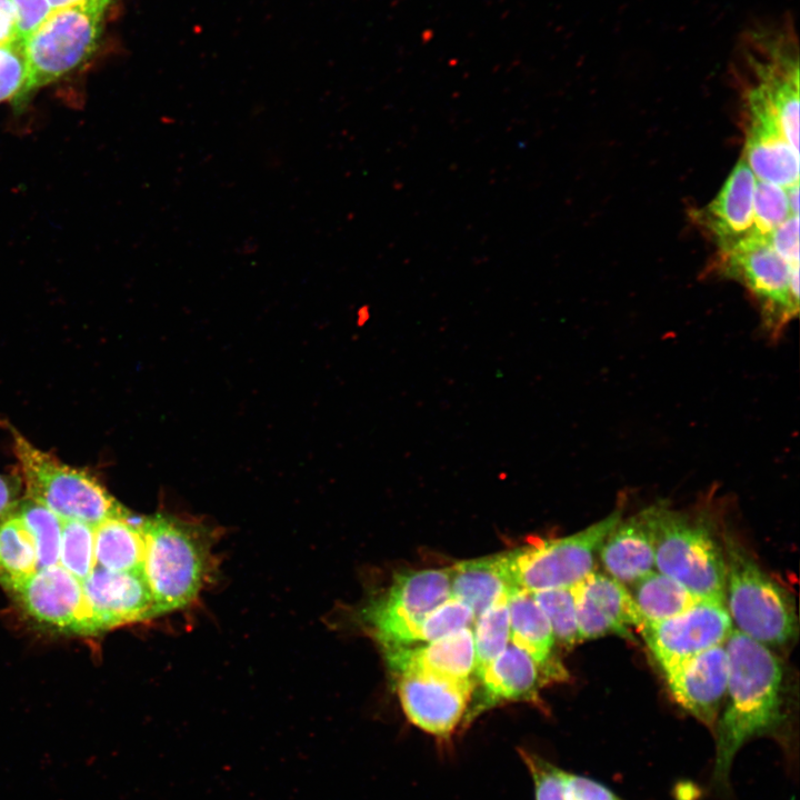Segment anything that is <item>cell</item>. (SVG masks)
<instances>
[{
    "instance_id": "obj_15",
    "label": "cell",
    "mask_w": 800,
    "mask_h": 800,
    "mask_svg": "<svg viewBox=\"0 0 800 800\" xmlns=\"http://www.w3.org/2000/svg\"><path fill=\"white\" fill-rule=\"evenodd\" d=\"M662 672L676 702L701 723L714 729L726 698L729 674L724 643L707 649Z\"/></svg>"
},
{
    "instance_id": "obj_28",
    "label": "cell",
    "mask_w": 800,
    "mask_h": 800,
    "mask_svg": "<svg viewBox=\"0 0 800 800\" xmlns=\"http://www.w3.org/2000/svg\"><path fill=\"white\" fill-rule=\"evenodd\" d=\"M93 526L62 520L59 564L83 581L96 568Z\"/></svg>"
},
{
    "instance_id": "obj_24",
    "label": "cell",
    "mask_w": 800,
    "mask_h": 800,
    "mask_svg": "<svg viewBox=\"0 0 800 800\" xmlns=\"http://www.w3.org/2000/svg\"><path fill=\"white\" fill-rule=\"evenodd\" d=\"M632 584L630 593L647 623L672 618L701 599L659 571H651Z\"/></svg>"
},
{
    "instance_id": "obj_21",
    "label": "cell",
    "mask_w": 800,
    "mask_h": 800,
    "mask_svg": "<svg viewBox=\"0 0 800 800\" xmlns=\"http://www.w3.org/2000/svg\"><path fill=\"white\" fill-rule=\"evenodd\" d=\"M508 608L511 642L534 659L547 682L566 680L568 672L553 656L556 639L551 626L532 593L511 589Z\"/></svg>"
},
{
    "instance_id": "obj_16",
    "label": "cell",
    "mask_w": 800,
    "mask_h": 800,
    "mask_svg": "<svg viewBox=\"0 0 800 800\" xmlns=\"http://www.w3.org/2000/svg\"><path fill=\"white\" fill-rule=\"evenodd\" d=\"M81 582L98 633L153 618V601L142 572L96 566Z\"/></svg>"
},
{
    "instance_id": "obj_2",
    "label": "cell",
    "mask_w": 800,
    "mask_h": 800,
    "mask_svg": "<svg viewBox=\"0 0 800 800\" xmlns=\"http://www.w3.org/2000/svg\"><path fill=\"white\" fill-rule=\"evenodd\" d=\"M142 574L153 601V617L196 601L216 572L212 528L171 514L143 517Z\"/></svg>"
},
{
    "instance_id": "obj_17",
    "label": "cell",
    "mask_w": 800,
    "mask_h": 800,
    "mask_svg": "<svg viewBox=\"0 0 800 800\" xmlns=\"http://www.w3.org/2000/svg\"><path fill=\"white\" fill-rule=\"evenodd\" d=\"M476 678L480 690L467 710V723L503 702L541 704L539 689L548 683L534 659L512 642Z\"/></svg>"
},
{
    "instance_id": "obj_31",
    "label": "cell",
    "mask_w": 800,
    "mask_h": 800,
    "mask_svg": "<svg viewBox=\"0 0 800 800\" xmlns=\"http://www.w3.org/2000/svg\"><path fill=\"white\" fill-rule=\"evenodd\" d=\"M474 620L471 609L451 597L427 614L420 626L418 641L430 642L440 639L462 628L471 627Z\"/></svg>"
},
{
    "instance_id": "obj_33",
    "label": "cell",
    "mask_w": 800,
    "mask_h": 800,
    "mask_svg": "<svg viewBox=\"0 0 800 800\" xmlns=\"http://www.w3.org/2000/svg\"><path fill=\"white\" fill-rule=\"evenodd\" d=\"M519 754L532 777L536 800H563L564 770L524 749Z\"/></svg>"
},
{
    "instance_id": "obj_35",
    "label": "cell",
    "mask_w": 800,
    "mask_h": 800,
    "mask_svg": "<svg viewBox=\"0 0 800 800\" xmlns=\"http://www.w3.org/2000/svg\"><path fill=\"white\" fill-rule=\"evenodd\" d=\"M773 250L790 264H799V214L789 216L769 236Z\"/></svg>"
},
{
    "instance_id": "obj_4",
    "label": "cell",
    "mask_w": 800,
    "mask_h": 800,
    "mask_svg": "<svg viewBox=\"0 0 800 800\" xmlns=\"http://www.w3.org/2000/svg\"><path fill=\"white\" fill-rule=\"evenodd\" d=\"M722 544L726 607L737 630L767 647L788 643L798 630L791 596L760 568L733 537L726 533Z\"/></svg>"
},
{
    "instance_id": "obj_7",
    "label": "cell",
    "mask_w": 800,
    "mask_h": 800,
    "mask_svg": "<svg viewBox=\"0 0 800 800\" xmlns=\"http://www.w3.org/2000/svg\"><path fill=\"white\" fill-rule=\"evenodd\" d=\"M714 268L742 284L754 298L764 328L780 333L799 312V264H790L768 239L751 234L719 250Z\"/></svg>"
},
{
    "instance_id": "obj_18",
    "label": "cell",
    "mask_w": 800,
    "mask_h": 800,
    "mask_svg": "<svg viewBox=\"0 0 800 800\" xmlns=\"http://www.w3.org/2000/svg\"><path fill=\"white\" fill-rule=\"evenodd\" d=\"M756 181V176L741 158L716 198L694 211V221L711 237L719 250L753 234Z\"/></svg>"
},
{
    "instance_id": "obj_34",
    "label": "cell",
    "mask_w": 800,
    "mask_h": 800,
    "mask_svg": "<svg viewBox=\"0 0 800 800\" xmlns=\"http://www.w3.org/2000/svg\"><path fill=\"white\" fill-rule=\"evenodd\" d=\"M563 800H622L604 784L564 770Z\"/></svg>"
},
{
    "instance_id": "obj_5",
    "label": "cell",
    "mask_w": 800,
    "mask_h": 800,
    "mask_svg": "<svg viewBox=\"0 0 800 800\" xmlns=\"http://www.w3.org/2000/svg\"><path fill=\"white\" fill-rule=\"evenodd\" d=\"M654 568L701 599L726 603L723 544L702 516H689L659 503Z\"/></svg>"
},
{
    "instance_id": "obj_11",
    "label": "cell",
    "mask_w": 800,
    "mask_h": 800,
    "mask_svg": "<svg viewBox=\"0 0 800 800\" xmlns=\"http://www.w3.org/2000/svg\"><path fill=\"white\" fill-rule=\"evenodd\" d=\"M22 611L47 629L71 634H96L82 582L60 564L38 569L9 593Z\"/></svg>"
},
{
    "instance_id": "obj_40",
    "label": "cell",
    "mask_w": 800,
    "mask_h": 800,
    "mask_svg": "<svg viewBox=\"0 0 800 800\" xmlns=\"http://www.w3.org/2000/svg\"><path fill=\"white\" fill-rule=\"evenodd\" d=\"M47 1H48L49 6H50V8H51V11H52V10H57V9L62 8V7H66V6L70 4V3H73V2H76V1H78V0H47Z\"/></svg>"
},
{
    "instance_id": "obj_36",
    "label": "cell",
    "mask_w": 800,
    "mask_h": 800,
    "mask_svg": "<svg viewBox=\"0 0 800 800\" xmlns=\"http://www.w3.org/2000/svg\"><path fill=\"white\" fill-rule=\"evenodd\" d=\"M17 12L18 39L26 42L51 12L47 0H11Z\"/></svg>"
},
{
    "instance_id": "obj_39",
    "label": "cell",
    "mask_w": 800,
    "mask_h": 800,
    "mask_svg": "<svg viewBox=\"0 0 800 800\" xmlns=\"http://www.w3.org/2000/svg\"><path fill=\"white\" fill-rule=\"evenodd\" d=\"M789 208L792 214H799V183L786 188Z\"/></svg>"
},
{
    "instance_id": "obj_25",
    "label": "cell",
    "mask_w": 800,
    "mask_h": 800,
    "mask_svg": "<svg viewBox=\"0 0 800 800\" xmlns=\"http://www.w3.org/2000/svg\"><path fill=\"white\" fill-rule=\"evenodd\" d=\"M37 570L32 538L13 513L0 521V586L11 593Z\"/></svg>"
},
{
    "instance_id": "obj_8",
    "label": "cell",
    "mask_w": 800,
    "mask_h": 800,
    "mask_svg": "<svg viewBox=\"0 0 800 800\" xmlns=\"http://www.w3.org/2000/svg\"><path fill=\"white\" fill-rule=\"evenodd\" d=\"M110 1L78 0L50 12L24 42L26 96L70 72L93 52Z\"/></svg>"
},
{
    "instance_id": "obj_13",
    "label": "cell",
    "mask_w": 800,
    "mask_h": 800,
    "mask_svg": "<svg viewBox=\"0 0 800 800\" xmlns=\"http://www.w3.org/2000/svg\"><path fill=\"white\" fill-rule=\"evenodd\" d=\"M571 589L580 641L609 634L634 641L632 628L640 632L647 623L630 591L609 574L593 570Z\"/></svg>"
},
{
    "instance_id": "obj_6",
    "label": "cell",
    "mask_w": 800,
    "mask_h": 800,
    "mask_svg": "<svg viewBox=\"0 0 800 800\" xmlns=\"http://www.w3.org/2000/svg\"><path fill=\"white\" fill-rule=\"evenodd\" d=\"M621 518L622 511L618 508L573 534L533 538L514 550L500 553L510 586L529 592L573 587L594 570L602 542Z\"/></svg>"
},
{
    "instance_id": "obj_3",
    "label": "cell",
    "mask_w": 800,
    "mask_h": 800,
    "mask_svg": "<svg viewBox=\"0 0 800 800\" xmlns=\"http://www.w3.org/2000/svg\"><path fill=\"white\" fill-rule=\"evenodd\" d=\"M10 430L24 498L47 507L62 520L93 527L130 513L93 473L61 461L14 428Z\"/></svg>"
},
{
    "instance_id": "obj_38",
    "label": "cell",
    "mask_w": 800,
    "mask_h": 800,
    "mask_svg": "<svg viewBox=\"0 0 800 800\" xmlns=\"http://www.w3.org/2000/svg\"><path fill=\"white\" fill-rule=\"evenodd\" d=\"M18 39L17 12L11 0H0V46Z\"/></svg>"
},
{
    "instance_id": "obj_12",
    "label": "cell",
    "mask_w": 800,
    "mask_h": 800,
    "mask_svg": "<svg viewBox=\"0 0 800 800\" xmlns=\"http://www.w3.org/2000/svg\"><path fill=\"white\" fill-rule=\"evenodd\" d=\"M398 676V697L408 720L424 732L449 739L471 703L473 679H452L422 671Z\"/></svg>"
},
{
    "instance_id": "obj_26",
    "label": "cell",
    "mask_w": 800,
    "mask_h": 800,
    "mask_svg": "<svg viewBox=\"0 0 800 800\" xmlns=\"http://www.w3.org/2000/svg\"><path fill=\"white\" fill-rule=\"evenodd\" d=\"M14 513L32 538L38 569L59 564L62 519L47 507L24 497Z\"/></svg>"
},
{
    "instance_id": "obj_30",
    "label": "cell",
    "mask_w": 800,
    "mask_h": 800,
    "mask_svg": "<svg viewBox=\"0 0 800 800\" xmlns=\"http://www.w3.org/2000/svg\"><path fill=\"white\" fill-rule=\"evenodd\" d=\"M786 188L757 180L753 194V234L768 239L789 216Z\"/></svg>"
},
{
    "instance_id": "obj_27",
    "label": "cell",
    "mask_w": 800,
    "mask_h": 800,
    "mask_svg": "<svg viewBox=\"0 0 800 800\" xmlns=\"http://www.w3.org/2000/svg\"><path fill=\"white\" fill-rule=\"evenodd\" d=\"M508 594L501 597L474 620V676L477 677L507 647L510 638Z\"/></svg>"
},
{
    "instance_id": "obj_9",
    "label": "cell",
    "mask_w": 800,
    "mask_h": 800,
    "mask_svg": "<svg viewBox=\"0 0 800 800\" xmlns=\"http://www.w3.org/2000/svg\"><path fill=\"white\" fill-rule=\"evenodd\" d=\"M450 598L451 569L404 570L358 617L383 648L410 646L427 614Z\"/></svg>"
},
{
    "instance_id": "obj_29",
    "label": "cell",
    "mask_w": 800,
    "mask_h": 800,
    "mask_svg": "<svg viewBox=\"0 0 800 800\" xmlns=\"http://www.w3.org/2000/svg\"><path fill=\"white\" fill-rule=\"evenodd\" d=\"M531 593L548 618L556 642L566 648L580 642L572 589L556 588Z\"/></svg>"
},
{
    "instance_id": "obj_19",
    "label": "cell",
    "mask_w": 800,
    "mask_h": 800,
    "mask_svg": "<svg viewBox=\"0 0 800 800\" xmlns=\"http://www.w3.org/2000/svg\"><path fill=\"white\" fill-rule=\"evenodd\" d=\"M659 503L620 521L599 549L608 574L621 583H634L653 571Z\"/></svg>"
},
{
    "instance_id": "obj_23",
    "label": "cell",
    "mask_w": 800,
    "mask_h": 800,
    "mask_svg": "<svg viewBox=\"0 0 800 800\" xmlns=\"http://www.w3.org/2000/svg\"><path fill=\"white\" fill-rule=\"evenodd\" d=\"M511 589L500 553L451 568V597L467 604L476 618Z\"/></svg>"
},
{
    "instance_id": "obj_1",
    "label": "cell",
    "mask_w": 800,
    "mask_h": 800,
    "mask_svg": "<svg viewBox=\"0 0 800 800\" xmlns=\"http://www.w3.org/2000/svg\"><path fill=\"white\" fill-rule=\"evenodd\" d=\"M729 674L726 707L714 726L713 782L727 786L736 753L750 739L768 734L783 721L779 658L763 643L732 629L724 642Z\"/></svg>"
},
{
    "instance_id": "obj_14",
    "label": "cell",
    "mask_w": 800,
    "mask_h": 800,
    "mask_svg": "<svg viewBox=\"0 0 800 800\" xmlns=\"http://www.w3.org/2000/svg\"><path fill=\"white\" fill-rule=\"evenodd\" d=\"M748 124L744 161L758 180L789 188L799 183V151L786 139L768 101L744 87Z\"/></svg>"
},
{
    "instance_id": "obj_20",
    "label": "cell",
    "mask_w": 800,
    "mask_h": 800,
    "mask_svg": "<svg viewBox=\"0 0 800 800\" xmlns=\"http://www.w3.org/2000/svg\"><path fill=\"white\" fill-rule=\"evenodd\" d=\"M388 666L397 673L422 671L452 679H472L476 651L473 630L462 628L427 644L383 648Z\"/></svg>"
},
{
    "instance_id": "obj_37",
    "label": "cell",
    "mask_w": 800,
    "mask_h": 800,
    "mask_svg": "<svg viewBox=\"0 0 800 800\" xmlns=\"http://www.w3.org/2000/svg\"><path fill=\"white\" fill-rule=\"evenodd\" d=\"M22 492V481L18 473H0V521L16 512Z\"/></svg>"
},
{
    "instance_id": "obj_22",
    "label": "cell",
    "mask_w": 800,
    "mask_h": 800,
    "mask_svg": "<svg viewBox=\"0 0 800 800\" xmlns=\"http://www.w3.org/2000/svg\"><path fill=\"white\" fill-rule=\"evenodd\" d=\"M142 519L129 513L94 526V558L98 567L117 572H142Z\"/></svg>"
},
{
    "instance_id": "obj_32",
    "label": "cell",
    "mask_w": 800,
    "mask_h": 800,
    "mask_svg": "<svg viewBox=\"0 0 800 800\" xmlns=\"http://www.w3.org/2000/svg\"><path fill=\"white\" fill-rule=\"evenodd\" d=\"M28 62L24 42L0 46V102L26 97Z\"/></svg>"
},
{
    "instance_id": "obj_10",
    "label": "cell",
    "mask_w": 800,
    "mask_h": 800,
    "mask_svg": "<svg viewBox=\"0 0 800 800\" xmlns=\"http://www.w3.org/2000/svg\"><path fill=\"white\" fill-rule=\"evenodd\" d=\"M724 602L700 599L686 611L640 630L663 671L707 649L723 644L732 631Z\"/></svg>"
}]
</instances>
